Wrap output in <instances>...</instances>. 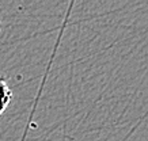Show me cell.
<instances>
[{"label": "cell", "mask_w": 148, "mask_h": 141, "mask_svg": "<svg viewBox=\"0 0 148 141\" xmlns=\"http://www.w3.org/2000/svg\"><path fill=\"white\" fill-rule=\"evenodd\" d=\"M0 30H1V26H0Z\"/></svg>", "instance_id": "2"}, {"label": "cell", "mask_w": 148, "mask_h": 141, "mask_svg": "<svg viewBox=\"0 0 148 141\" xmlns=\"http://www.w3.org/2000/svg\"><path fill=\"white\" fill-rule=\"evenodd\" d=\"M11 100H12V91L10 90L5 79L3 76H0V117L8 107Z\"/></svg>", "instance_id": "1"}]
</instances>
